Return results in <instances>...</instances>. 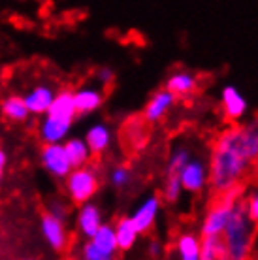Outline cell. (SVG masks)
Masks as SVG:
<instances>
[{
	"mask_svg": "<svg viewBox=\"0 0 258 260\" xmlns=\"http://www.w3.org/2000/svg\"><path fill=\"white\" fill-rule=\"evenodd\" d=\"M102 226V211L96 204L92 202H85L78 211V230L79 234L90 240L98 228Z\"/></svg>",
	"mask_w": 258,
	"mask_h": 260,
	"instance_id": "14",
	"label": "cell"
},
{
	"mask_svg": "<svg viewBox=\"0 0 258 260\" xmlns=\"http://www.w3.org/2000/svg\"><path fill=\"white\" fill-rule=\"evenodd\" d=\"M40 160L45 172L57 179H64L74 170L62 143H44V147L40 151Z\"/></svg>",
	"mask_w": 258,
	"mask_h": 260,
	"instance_id": "5",
	"label": "cell"
},
{
	"mask_svg": "<svg viewBox=\"0 0 258 260\" xmlns=\"http://www.w3.org/2000/svg\"><path fill=\"white\" fill-rule=\"evenodd\" d=\"M113 230H115V240H117V247L119 251H128V249L134 247V243L138 241V228L134 226V222L130 217H123L113 224Z\"/></svg>",
	"mask_w": 258,
	"mask_h": 260,
	"instance_id": "19",
	"label": "cell"
},
{
	"mask_svg": "<svg viewBox=\"0 0 258 260\" xmlns=\"http://www.w3.org/2000/svg\"><path fill=\"white\" fill-rule=\"evenodd\" d=\"M256 232L258 224L249 219L245 209V198L241 196L236 202L232 213L226 221L224 230L220 234L224 241L228 260H251L252 243H254Z\"/></svg>",
	"mask_w": 258,
	"mask_h": 260,
	"instance_id": "2",
	"label": "cell"
},
{
	"mask_svg": "<svg viewBox=\"0 0 258 260\" xmlns=\"http://www.w3.org/2000/svg\"><path fill=\"white\" fill-rule=\"evenodd\" d=\"M200 76L188 70H175L166 81V91L175 98H188L200 89Z\"/></svg>",
	"mask_w": 258,
	"mask_h": 260,
	"instance_id": "8",
	"label": "cell"
},
{
	"mask_svg": "<svg viewBox=\"0 0 258 260\" xmlns=\"http://www.w3.org/2000/svg\"><path fill=\"white\" fill-rule=\"evenodd\" d=\"M247 185H241V187H234L230 190H224L220 194L213 196V202L211 206L207 208V213L204 217V222H202V236H220L222 230L226 226V221L232 213L236 202L243 196V190H245Z\"/></svg>",
	"mask_w": 258,
	"mask_h": 260,
	"instance_id": "3",
	"label": "cell"
},
{
	"mask_svg": "<svg viewBox=\"0 0 258 260\" xmlns=\"http://www.w3.org/2000/svg\"><path fill=\"white\" fill-rule=\"evenodd\" d=\"M81 260H117V254L106 253L96 245H92L90 241H87L81 249Z\"/></svg>",
	"mask_w": 258,
	"mask_h": 260,
	"instance_id": "28",
	"label": "cell"
},
{
	"mask_svg": "<svg viewBox=\"0 0 258 260\" xmlns=\"http://www.w3.org/2000/svg\"><path fill=\"white\" fill-rule=\"evenodd\" d=\"M96 79L102 85H111L115 81V72L111 70V68H108V66H102V68L96 70Z\"/></svg>",
	"mask_w": 258,
	"mask_h": 260,
	"instance_id": "30",
	"label": "cell"
},
{
	"mask_svg": "<svg viewBox=\"0 0 258 260\" xmlns=\"http://www.w3.org/2000/svg\"><path fill=\"white\" fill-rule=\"evenodd\" d=\"M243 198H245V209L249 219L258 224V185L254 187V190L249 192V196H243Z\"/></svg>",
	"mask_w": 258,
	"mask_h": 260,
	"instance_id": "29",
	"label": "cell"
},
{
	"mask_svg": "<svg viewBox=\"0 0 258 260\" xmlns=\"http://www.w3.org/2000/svg\"><path fill=\"white\" fill-rule=\"evenodd\" d=\"M177 251L181 260H200V238L185 232L177 238Z\"/></svg>",
	"mask_w": 258,
	"mask_h": 260,
	"instance_id": "24",
	"label": "cell"
},
{
	"mask_svg": "<svg viewBox=\"0 0 258 260\" xmlns=\"http://www.w3.org/2000/svg\"><path fill=\"white\" fill-rule=\"evenodd\" d=\"M258 158V117L245 124L234 123L211 143L207 183L211 192L220 194L251 181L252 162Z\"/></svg>",
	"mask_w": 258,
	"mask_h": 260,
	"instance_id": "1",
	"label": "cell"
},
{
	"mask_svg": "<svg viewBox=\"0 0 258 260\" xmlns=\"http://www.w3.org/2000/svg\"><path fill=\"white\" fill-rule=\"evenodd\" d=\"M188 158H190L188 149H185V147H177V149L172 153V156H170L168 166H166V174H181V170H183V166L188 162Z\"/></svg>",
	"mask_w": 258,
	"mask_h": 260,
	"instance_id": "26",
	"label": "cell"
},
{
	"mask_svg": "<svg viewBox=\"0 0 258 260\" xmlns=\"http://www.w3.org/2000/svg\"><path fill=\"white\" fill-rule=\"evenodd\" d=\"M62 145H64L66 155L70 158L72 168H81V166H87L90 162L92 153H90L89 145L85 143V140H81V138H70Z\"/></svg>",
	"mask_w": 258,
	"mask_h": 260,
	"instance_id": "20",
	"label": "cell"
},
{
	"mask_svg": "<svg viewBox=\"0 0 258 260\" xmlns=\"http://www.w3.org/2000/svg\"><path fill=\"white\" fill-rule=\"evenodd\" d=\"M181 181H179V174H166V179H164V189H162V194H164V200L166 202H177V198L181 196Z\"/></svg>",
	"mask_w": 258,
	"mask_h": 260,
	"instance_id": "25",
	"label": "cell"
},
{
	"mask_svg": "<svg viewBox=\"0 0 258 260\" xmlns=\"http://www.w3.org/2000/svg\"><path fill=\"white\" fill-rule=\"evenodd\" d=\"M175 100H177V98L170 91H166V89L156 91L153 96L149 98V102L145 104V108H143L142 117L145 119L147 123H158V121L172 110V106L175 104Z\"/></svg>",
	"mask_w": 258,
	"mask_h": 260,
	"instance_id": "10",
	"label": "cell"
},
{
	"mask_svg": "<svg viewBox=\"0 0 258 260\" xmlns=\"http://www.w3.org/2000/svg\"><path fill=\"white\" fill-rule=\"evenodd\" d=\"M151 123H147L145 119L140 117H130L126 123L123 124V143L124 147L132 153L142 151L149 142L151 136Z\"/></svg>",
	"mask_w": 258,
	"mask_h": 260,
	"instance_id": "6",
	"label": "cell"
},
{
	"mask_svg": "<svg viewBox=\"0 0 258 260\" xmlns=\"http://www.w3.org/2000/svg\"><path fill=\"white\" fill-rule=\"evenodd\" d=\"M149 254L153 256V258H158L162 254V247H160V243L156 240H153L151 243H149Z\"/></svg>",
	"mask_w": 258,
	"mask_h": 260,
	"instance_id": "32",
	"label": "cell"
},
{
	"mask_svg": "<svg viewBox=\"0 0 258 260\" xmlns=\"http://www.w3.org/2000/svg\"><path fill=\"white\" fill-rule=\"evenodd\" d=\"M220 100H222V110H224L222 113H224V119L228 123H238L239 119L245 115L247 102L236 87H232V85L224 87Z\"/></svg>",
	"mask_w": 258,
	"mask_h": 260,
	"instance_id": "13",
	"label": "cell"
},
{
	"mask_svg": "<svg viewBox=\"0 0 258 260\" xmlns=\"http://www.w3.org/2000/svg\"><path fill=\"white\" fill-rule=\"evenodd\" d=\"M66 179V194L70 196L74 204H85L90 202V198L96 194L100 189V177L98 172L92 166H81V168H74L64 177Z\"/></svg>",
	"mask_w": 258,
	"mask_h": 260,
	"instance_id": "4",
	"label": "cell"
},
{
	"mask_svg": "<svg viewBox=\"0 0 258 260\" xmlns=\"http://www.w3.org/2000/svg\"><path fill=\"white\" fill-rule=\"evenodd\" d=\"M85 143L89 145V149L92 155H102L110 149L111 145V130L108 124L96 123L92 124L87 134H85Z\"/></svg>",
	"mask_w": 258,
	"mask_h": 260,
	"instance_id": "18",
	"label": "cell"
},
{
	"mask_svg": "<svg viewBox=\"0 0 258 260\" xmlns=\"http://www.w3.org/2000/svg\"><path fill=\"white\" fill-rule=\"evenodd\" d=\"M72 123L60 117H53L49 113H45L44 121L40 123V138L44 143H60L64 142L70 134Z\"/></svg>",
	"mask_w": 258,
	"mask_h": 260,
	"instance_id": "11",
	"label": "cell"
},
{
	"mask_svg": "<svg viewBox=\"0 0 258 260\" xmlns=\"http://www.w3.org/2000/svg\"><path fill=\"white\" fill-rule=\"evenodd\" d=\"M47 113L53 115V117L74 121L76 115H78L76 104H74V91H70V89H60L58 92H55V98H53Z\"/></svg>",
	"mask_w": 258,
	"mask_h": 260,
	"instance_id": "17",
	"label": "cell"
},
{
	"mask_svg": "<svg viewBox=\"0 0 258 260\" xmlns=\"http://www.w3.org/2000/svg\"><path fill=\"white\" fill-rule=\"evenodd\" d=\"M47 213H51L53 217H57L60 221H66V215H68V209L62 202H53L51 206H49V211Z\"/></svg>",
	"mask_w": 258,
	"mask_h": 260,
	"instance_id": "31",
	"label": "cell"
},
{
	"mask_svg": "<svg viewBox=\"0 0 258 260\" xmlns=\"http://www.w3.org/2000/svg\"><path fill=\"white\" fill-rule=\"evenodd\" d=\"M53 98H55V91L49 85H36L34 89L26 92V96H23L26 104V110L33 115H45L49 106H51Z\"/></svg>",
	"mask_w": 258,
	"mask_h": 260,
	"instance_id": "15",
	"label": "cell"
},
{
	"mask_svg": "<svg viewBox=\"0 0 258 260\" xmlns=\"http://www.w3.org/2000/svg\"><path fill=\"white\" fill-rule=\"evenodd\" d=\"M110 181L115 189H126L132 183V170L126 168V166H115L111 170Z\"/></svg>",
	"mask_w": 258,
	"mask_h": 260,
	"instance_id": "27",
	"label": "cell"
},
{
	"mask_svg": "<svg viewBox=\"0 0 258 260\" xmlns=\"http://www.w3.org/2000/svg\"><path fill=\"white\" fill-rule=\"evenodd\" d=\"M89 241L92 243V245H96L98 249L106 251V253L117 254V251H119L113 224H108V222H102V226L98 228L96 232H94V236H92Z\"/></svg>",
	"mask_w": 258,
	"mask_h": 260,
	"instance_id": "23",
	"label": "cell"
},
{
	"mask_svg": "<svg viewBox=\"0 0 258 260\" xmlns=\"http://www.w3.org/2000/svg\"><path fill=\"white\" fill-rule=\"evenodd\" d=\"M40 228H42L44 240L51 245V249L64 251L66 245H68V230H66L64 221H60V219L45 211L40 219Z\"/></svg>",
	"mask_w": 258,
	"mask_h": 260,
	"instance_id": "7",
	"label": "cell"
},
{
	"mask_svg": "<svg viewBox=\"0 0 258 260\" xmlns=\"http://www.w3.org/2000/svg\"><path fill=\"white\" fill-rule=\"evenodd\" d=\"M160 211V198L158 196H149L142 202V206L132 213V222L138 228L140 234H147L149 230L153 228L156 221V215Z\"/></svg>",
	"mask_w": 258,
	"mask_h": 260,
	"instance_id": "12",
	"label": "cell"
},
{
	"mask_svg": "<svg viewBox=\"0 0 258 260\" xmlns=\"http://www.w3.org/2000/svg\"><path fill=\"white\" fill-rule=\"evenodd\" d=\"M200 260H228L222 236H202Z\"/></svg>",
	"mask_w": 258,
	"mask_h": 260,
	"instance_id": "21",
	"label": "cell"
},
{
	"mask_svg": "<svg viewBox=\"0 0 258 260\" xmlns=\"http://www.w3.org/2000/svg\"><path fill=\"white\" fill-rule=\"evenodd\" d=\"M2 115L12 123H25L30 113L23 96H8L2 100Z\"/></svg>",
	"mask_w": 258,
	"mask_h": 260,
	"instance_id": "22",
	"label": "cell"
},
{
	"mask_svg": "<svg viewBox=\"0 0 258 260\" xmlns=\"http://www.w3.org/2000/svg\"><path fill=\"white\" fill-rule=\"evenodd\" d=\"M179 181L183 190H188V192H200V190H204L207 183L206 164L198 160V158H188V162L181 170Z\"/></svg>",
	"mask_w": 258,
	"mask_h": 260,
	"instance_id": "9",
	"label": "cell"
},
{
	"mask_svg": "<svg viewBox=\"0 0 258 260\" xmlns=\"http://www.w3.org/2000/svg\"><path fill=\"white\" fill-rule=\"evenodd\" d=\"M6 162H8L6 151L0 147V179H2V176H4V170H6Z\"/></svg>",
	"mask_w": 258,
	"mask_h": 260,
	"instance_id": "33",
	"label": "cell"
},
{
	"mask_svg": "<svg viewBox=\"0 0 258 260\" xmlns=\"http://www.w3.org/2000/svg\"><path fill=\"white\" fill-rule=\"evenodd\" d=\"M251 179H254V181H258V158L252 162V176Z\"/></svg>",
	"mask_w": 258,
	"mask_h": 260,
	"instance_id": "34",
	"label": "cell"
},
{
	"mask_svg": "<svg viewBox=\"0 0 258 260\" xmlns=\"http://www.w3.org/2000/svg\"><path fill=\"white\" fill-rule=\"evenodd\" d=\"M104 98H106V92L96 87H81L78 91H74V104H76L78 115L96 111L104 104Z\"/></svg>",
	"mask_w": 258,
	"mask_h": 260,
	"instance_id": "16",
	"label": "cell"
}]
</instances>
